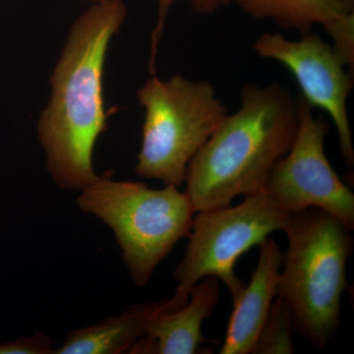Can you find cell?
Returning a JSON list of instances; mask_svg holds the SVG:
<instances>
[{
  "instance_id": "52a82bcc",
  "label": "cell",
  "mask_w": 354,
  "mask_h": 354,
  "mask_svg": "<svg viewBox=\"0 0 354 354\" xmlns=\"http://www.w3.org/2000/svg\"><path fill=\"white\" fill-rule=\"evenodd\" d=\"M299 124L288 153L272 167L264 191L288 213L317 208L354 228V195L330 165L325 152L330 131L324 114L297 95Z\"/></svg>"
},
{
  "instance_id": "7c38bea8",
  "label": "cell",
  "mask_w": 354,
  "mask_h": 354,
  "mask_svg": "<svg viewBox=\"0 0 354 354\" xmlns=\"http://www.w3.org/2000/svg\"><path fill=\"white\" fill-rule=\"evenodd\" d=\"M255 20H271L279 27L311 32L354 13V0H232Z\"/></svg>"
},
{
  "instance_id": "e0dca14e",
  "label": "cell",
  "mask_w": 354,
  "mask_h": 354,
  "mask_svg": "<svg viewBox=\"0 0 354 354\" xmlns=\"http://www.w3.org/2000/svg\"><path fill=\"white\" fill-rule=\"evenodd\" d=\"M193 12L208 15L215 13L221 7L232 3V0H190Z\"/></svg>"
},
{
  "instance_id": "6da1fadb",
  "label": "cell",
  "mask_w": 354,
  "mask_h": 354,
  "mask_svg": "<svg viewBox=\"0 0 354 354\" xmlns=\"http://www.w3.org/2000/svg\"><path fill=\"white\" fill-rule=\"evenodd\" d=\"M127 17L123 0L93 3L70 29L50 77L51 95L38 122L46 167L59 187L83 190L99 178L97 139L108 129L104 76L109 44Z\"/></svg>"
},
{
  "instance_id": "ac0fdd59",
  "label": "cell",
  "mask_w": 354,
  "mask_h": 354,
  "mask_svg": "<svg viewBox=\"0 0 354 354\" xmlns=\"http://www.w3.org/2000/svg\"><path fill=\"white\" fill-rule=\"evenodd\" d=\"M84 1L91 2V3H97V2L104 1V0H84Z\"/></svg>"
},
{
  "instance_id": "ba28073f",
  "label": "cell",
  "mask_w": 354,
  "mask_h": 354,
  "mask_svg": "<svg viewBox=\"0 0 354 354\" xmlns=\"http://www.w3.org/2000/svg\"><path fill=\"white\" fill-rule=\"evenodd\" d=\"M253 50L259 57L286 67L301 88L302 97L312 108L323 109L334 121L342 157L349 169L354 165L353 132L346 102L353 88V72L333 46L313 31L291 41L279 32H265L256 39Z\"/></svg>"
},
{
  "instance_id": "2e32d148",
  "label": "cell",
  "mask_w": 354,
  "mask_h": 354,
  "mask_svg": "<svg viewBox=\"0 0 354 354\" xmlns=\"http://www.w3.org/2000/svg\"><path fill=\"white\" fill-rule=\"evenodd\" d=\"M158 1V21L155 29L152 32V44H151V57L149 68L151 73H155L156 57H157V50L158 41L162 39V32H164L165 22H167V16L169 10L176 3L181 1H190V0H157Z\"/></svg>"
},
{
  "instance_id": "3957f363",
  "label": "cell",
  "mask_w": 354,
  "mask_h": 354,
  "mask_svg": "<svg viewBox=\"0 0 354 354\" xmlns=\"http://www.w3.org/2000/svg\"><path fill=\"white\" fill-rule=\"evenodd\" d=\"M283 232L288 248L277 297L290 306L293 327L301 337L322 349L341 321L351 230L323 209L309 208L290 214Z\"/></svg>"
},
{
  "instance_id": "30bf717a",
  "label": "cell",
  "mask_w": 354,
  "mask_h": 354,
  "mask_svg": "<svg viewBox=\"0 0 354 354\" xmlns=\"http://www.w3.org/2000/svg\"><path fill=\"white\" fill-rule=\"evenodd\" d=\"M259 260L250 283L234 301L227 335L221 354L252 353L258 335L264 325L274 298L278 295L279 274L283 253L274 239L259 244Z\"/></svg>"
},
{
  "instance_id": "4fadbf2b",
  "label": "cell",
  "mask_w": 354,
  "mask_h": 354,
  "mask_svg": "<svg viewBox=\"0 0 354 354\" xmlns=\"http://www.w3.org/2000/svg\"><path fill=\"white\" fill-rule=\"evenodd\" d=\"M293 321L290 306L281 297L272 302L254 346L253 354H292Z\"/></svg>"
},
{
  "instance_id": "277c9868",
  "label": "cell",
  "mask_w": 354,
  "mask_h": 354,
  "mask_svg": "<svg viewBox=\"0 0 354 354\" xmlns=\"http://www.w3.org/2000/svg\"><path fill=\"white\" fill-rule=\"evenodd\" d=\"M77 204L113 230L139 288L148 285L177 242L189 237L196 214L188 195L176 186L151 189L144 183L101 176L81 190Z\"/></svg>"
},
{
  "instance_id": "9a60e30c",
  "label": "cell",
  "mask_w": 354,
  "mask_h": 354,
  "mask_svg": "<svg viewBox=\"0 0 354 354\" xmlns=\"http://www.w3.org/2000/svg\"><path fill=\"white\" fill-rule=\"evenodd\" d=\"M55 353L50 335L37 333L32 337H22L14 341L1 342L0 354Z\"/></svg>"
},
{
  "instance_id": "9c48e42d",
  "label": "cell",
  "mask_w": 354,
  "mask_h": 354,
  "mask_svg": "<svg viewBox=\"0 0 354 354\" xmlns=\"http://www.w3.org/2000/svg\"><path fill=\"white\" fill-rule=\"evenodd\" d=\"M220 281L207 277L190 290L187 304L176 311L162 310L135 342L129 353L195 354L201 351L203 323L215 310L220 298Z\"/></svg>"
},
{
  "instance_id": "5bb4252c",
  "label": "cell",
  "mask_w": 354,
  "mask_h": 354,
  "mask_svg": "<svg viewBox=\"0 0 354 354\" xmlns=\"http://www.w3.org/2000/svg\"><path fill=\"white\" fill-rule=\"evenodd\" d=\"M334 41V50L346 67L354 65V13L324 27Z\"/></svg>"
},
{
  "instance_id": "8992f818",
  "label": "cell",
  "mask_w": 354,
  "mask_h": 354,
  "mask_svg": "<svg viewBox=\"0 0 354 354\" xmlns=\"http://www.w3.org/2000/svg\"><path fill=\"white\" fill-rule=\"evenodd\" d=\"M197 213L187 249L174 272L177 288L171 300L174 310L187 304L193 286L207 277L223 281L234 300L245 288L235 274L237 260L272 232H283L290 216L264 190L245 196L236 206Z\"/></svg>"
},
{
  "instance_id": "8fae6325",
  "label": "cell",
  "mask_w": 354,
  "mask_h": 354,
  "mask_svg": "<svg viewBox=\"0 0 354 354\" xmlns=\"http://www.w3.org/2000/svg\"><path fill=\"white\" fill-rule=\"evenodd\" d=\"M169 309L171 299L131 305L118 315L109 317L95 325L70 332L55 353L120 354L129 353L135 342L145 334L151 320Z\"/></svg>"
},
{
  "instance_id": "5b68a950",
  "label": "cell",
  "mask_w": 354,
  "mask_h": 354,
  "mask_svg": "<svg viewBox=\"0 0 354 354\" xmlns=\"http://www.w3.org/2000/svg\"><path fill=\"white\" fill-rule=\"evenodd\" d=\"M145 111L141 150L135 171L165 185L181 187L188 165L227 115L208 81L153 74L137 91Z\"/></svg>"
},
{
  "instance_id": "7a4b0ae2",
  "label": "cell",
  "mask_w": 354,
  "mask_h": 354,
  "mask_svg": "<svg viewBox=\"0 0 354 354\" xmlns=\"http://www.w3.org/2000/svg\"><path fill=\"white\" fill-rule=\"evenodd\" d=\"M298 124L297 95L278 82L246 84L239 109L227 113L188 165L185 192L196 213L264 190Z\"/></svg>"
}]
</instances>
